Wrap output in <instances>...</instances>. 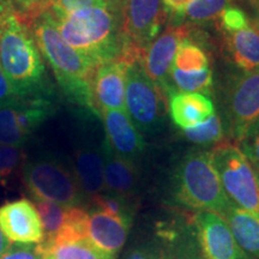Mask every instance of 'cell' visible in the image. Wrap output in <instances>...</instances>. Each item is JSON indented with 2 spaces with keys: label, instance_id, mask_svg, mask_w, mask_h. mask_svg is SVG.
I'll return each mask as SVG.
<instances>
[{
  "label": "cell",
  "instance_id": "1",
  "mask_svg": "<svg viewBox=\"0 0 259 259\" xmlns=\"http://www.w3.org/2000/svg\"><path fill=\"white\" fill-rule=\"evenodd\" d=\"M32 36L70 102L97 113L93 80L97 66L64 40L48 10L32 19Z\"/></svg>",
  "mask_w": 259,
  "mask_h": 259
},
{
  "label": "cell",
  "instance_id": "2",
  "mask_svg": "<svg viewBox=\"0 0 259 259\" xmlns=\"http://www.w3.org/2000/svg\"><path fill=\"white\" fill-rule=\"evenodd\" d=\"M0 67L18 97L52 94L36 41L21 18L0 8Z\"/></svg>",
  "mask_w": 259,
  "mask_h": 259
},
{
  "label": "cell",
  "instance_id": "3",
  "mask_svg": "<svg viewBox=\"0 0 259 259\" xmlns=\"http://www.w3.org/2000/svg\"><path fill=\"white\" fill-rule=\"evenodd\" d=\"M116 4L82 9L54 18L64 40L96 66L121 58L124 42Z\"/></svg>",
  "mask_w": 259,
  "mask_h": 259
},
{
  "label": "cell",
  "instance_id": "4",
  "mask_svg": "<svg viewBox=\"0 0 259 259\" xmlns=\"http://www.w3.org/2000/svg\"><path fill=\"white\" fill-rule=\"evenodd\" d=\"M174 197L186 208L215 212L221 218L232 204L208 151H192L183 158L174 179Z\"/></svg>",
  "mask_w": 259,
  "mask_h": 259
},
{
  "label": "cell",
  "instance_id": "5",
  "mask_svg": "<svg viewBox=\"0 0 259 259\" xmlns=\"http://www.w3.org/2000/svg\"><path fill=\"white\" fill-rule=\"evenodd\" d=\"M22 179L32 199H44L64 206H80L84 194L73 168L56 156L40 155L25 160Z\"/></svg>",
  "mask_w": 259,
  "mask_h": 259
},
{
  "label": "cell",
  "instance_id": "6",
  "mask_svg": "<svg viewBox=\"0 0 259 259\" xmlns=\"http://www.w3.org/2000/svg\"><path fill=\"white\" fill-rule=\"evenodd\" d=\"M211 160L228 199L259 220V179L251 161L229 143L213 149Z\"/></svg>",
  "mask_w": 259,
  "mask_h": 259
},
{
  "label": "cell",
  "instance_id": "7",
  "mask_svg": "<svg viewBox=\"0 0 259 259\" xmlns=\"http://www.w3.org/2000/svg\"><path fill=\"white\" fill-rule=\"evenodd\" d=\"M120 25L124 47L120 60L141 61L166 21V8L162 0H122Z\"/></svg>",
  "mask_w": 259,
  "mask_h": 259
},
{
  "label": "cell",
  "instance_id": "8",
  "mask_svg": "<svg viewBox=\"0 0 259 259\" xmlns=\"http://www.w3.org/2000/svg\"><path fill=\"white\" fill-rule=\"evenodd\" d=\"M125 106L138 131L150 134L161 125L166 111L164 92L149 78L139 60L127 65Z\"/></svg>",
  "mask_w": 259,
  "mask_h": 259
},
{
  "label": "cell",
  "instance_id": "9",
  "mask_svg": "<svg viewBox=\"0 0 259 259\" xmlns=\"http://www.w3.org/2000/svg\"><path fill=\"white\" fill-rule=\"evenodd\" d=\"M52 94L16 99L0 105V144L21 147L56 112Z\"/></svg>",
  "mask_w": 259,
  "mask_h": 259
},
{
  "label": "cell",
  "instance_id": "10",
  "mask_svg": "<svg viewBox=\"0 0 259 259\" xmlns=\"http://www.w3.org/2000/svg\"><path fill=\"white\" fill-rule=\"evenodd\" d=\"M231 135L242 142L259 131V70L236 77L228 94Z\"/></svg>",
  "mask_w": 259,
  "mask_h": 259
},
{
  "label": "cell",
  "instance_id": "11",
  "mask_svg": "<svg viewBox=\"0 0 259 259\" xmlns=\"http://www.w3.org/2000/svg\"><path fill=\"white\" fill-rule=\"evenodd\" d=\"M193 223L203 259H250L239 247L229 226L218 213L198 211Z\"/></svg>",
  "mask_w": 259,
  "mask_h": 259
},
{
  "label": "cell",
  "instance_id": "12",
  "mask_svg": "<svg viewBox=\"0 0 259 259\" xmlns=\"http://www.w3.org/2000/svg\"><path fill=\"white\" fill-rule=\"evenodd\" d=\"M189 30L185 27H171L167 29L161 36L151 42L142 56V66L148 77L164 94L176 93L170 85V69L173 66L174 57L180 42L186 38Z\"/></svg>",
  "mask_w": 259,
  "mask_h": 259
},
{
  "label": "cell",
  "instance_id": "13",
  "mask_svg": "<svg viewBox=\"0 0 259 259\" xmlns=\"http://www.w3.org/2000/svg\"><path fill=\"white\" fill-rule=\"evenodd\" d=\"M0 229L14 244H40L44 239L40 215L25 198L0 206Z\"/></svg>",
  "mask_w": 259,
  "mask_h": 259
},
{
  "label": "cell",
  "instance_id": "14",
  "mask_svg": "<svg viewBox=\"0 0 259 259\" xmlns=\"http://www.w3.org/2000/svg\"><path fill=\"white\" fill-rule=\"evenodd\" d=\"M127 63L120 59L97 66L93 80V94L99 112L122 111L125 106V84Z\"/></svg>",
  "mask_w": 259,
  "mask_h": 259
},
{
  "label": "cell",
  "instance_id": "15",
  "mask_svg": "<svg viewBox=\"0 0 259 259\" xmlns=\"http://www.w3.org/2000/svg\"><path fill=\"white\" fill-rule=\"evenodd\" d=\"M102 116L106 138L116 154L134 161L143 153L145 142L127 112L102 111Z\"/></svg>",
  "mask_w": 259,
  "mask_h": 259
},
{
  "label": "cell",
  "instance_id": "16",
  "mask_svg": "<svg viewBox=\"0 0 259 259\" xmlns=\"http://www.w3.org/2000/svg\"><path fill=\"white\" fill-rule=\"evenodd\" d=\"M105 162V186L108 194L127 200L137 186V169L134 161L116 154L107 138L101 144Z\"/></svg>",
  "mask_w": 259,
  "mask_h": 259
},
{
  "label": "cell",
  "instance_id": "17",
  "mask_svg": "<svg viewBox=\"0 0 259 259\" xmlns=\"http://www.w3.org/2000/svg\"><path fill=\"white\" fill-rule=\"evenodd\" d=\"M130 223L95 209L88 212V238L99 248L115 255L125 245Z\"/></svg>",
  "mask_w": 259,
  "mask_h": 259
},
{
  "label": "cell",
  "instance_id": "18",
  "mask_svg": "<svg viewBox=\"0 0 259 259\" xmlns=\"http://www.w3.org/2000/svg\"><path fill=\"white\" fill-rule=\"evenodd\" d=\"M73 170L84 196L93 198L106 191L105 162L101 147L80 145L76 151Z\"/></svg>",
  "mask_w": 259,
  "mask_h": 259
},
{
  "label": "cell",
  "instance_id": "19",
  "mask_svg": "<svg viewBox=\"0 0 259 259\" xmlns=\"http://www.w3.org/2000/svg\"><path fill=\"white\" fill-rule=\"evenodd\" d=\"M169 96L171 120L181 130L202 125L215 114L212 102L203 94L177 93Z\"/></svg>",
  "mask_w": 259,
  "mask_h": 259
},
{
  "label": "cell",
  "instance_id": "20",
  "mask_svg": "<svg viewBox=\"0 0 259 259\" xmlns=\"http://www.w3.org/2000/svg\"><path fill=\"white\" fill-rule=\"evenodd\" d=\"M222 219L229 226L235 241L247 257L259 259V220L233 203Z\"/></svg>",
  "mask_w": 259,
  "mask_h": 259
},
{
  "label": "cell",
  "instance_id": "21",
  "mask_svg": "<svg viewBox=\"0 0 259 259\" xmlns=\"http://www.w3.org/2000/svg\"><path fill=\"white\" fill-rule=\"evenodd\" d=\"M231 48L235 64L245 72L259 70V31L251 25L231 32Z\"/></svg>",
  "mask_w": 259,
  "mask_h": 259
},
{
  "label": "cell",
  "instance_id": "22",
  "mask_svg": "<svg viewBox=\"0 0 259 259\" xmlns=\"http://www.w3.org/2000/svg\"><path fill=\"white\" fill-rule=\"evenodd\" d=\"M32 203L40 215L42 228H44V239L40 245L42 247H46L56 240L57 236L67 226L71 206H64L44 199H34Z\"/></svg>",
  "mask_w": 259,
  "mask_h": 259
},
{
  "label": "cell",
  "instance_id": "23",
  "mask_svg": "<svg viewBox=\"0 0 259 259\" xmlns=\"http://www.w3.org/2000/svg\"><path fill=\"white\" fill-rule=\"evenodd\" d=\"M45 255L51 259H115V255L97 247L89 238L77 239L53 246Z\"/></svg>",
  "mask_w": 259,
  "mask_h": 259
},
{
  "label": "cell",
  "instance_id": "24",
  "mask_svg": "<svg viewBox=\"0 0 259 259\" xmlns=\"http://www.w3.org/2000/svg\"><path fill=\"white\" fill-rule=\"evenodd\" d=\"M170 79L183 93H208L212 85V74L209 69L186 72L171 66Z\"/></svg>",
  "mask_w": 259,
  "mask_h": 259
},
{
  "label": "cell",
  "instance_id": "25",
  "mask_svg": "<svg viewBox=\"0 0 259 259\" xmlns=\"http://www.w3.org/2000/svg\"><path fill=\"white\" fill-rule=\"evenodd\" d=\"M208 58L202 48L197 46L187 38H184L178 47L176 57H174L173 67L178 70L192 72V71H202L208 67Z\"/></svg>",
  "mask_w": 259,
  "mask_h": 259
},
{
  "label": "cell",
  "instance_id": "26",
  "mask_svg": "<svg viewBox=\"0 0 259 259\" xmlns=\"http://www.w3.org/2000/svg\"><path fill=\"white\" fill-rule=\"evenodd\" d=\"M25 162L23 148L0 144V184L6 186L10 180L22 170Z\"/></svg>",
  "mask_w": 259,
  "mask_h": 259
},
{
  "label": "cell",
  "instance_id": "27",
  "mask_svg": "<svg viewBox=\"0 0 259 259\" xmlns=\"http://www.w3.org/2000/svg\"><path fill=\"white\" fill-rule=\"evenodd\" d=\"M228 4L229 0H192L180 15L192 21H208L221 16Z\"/></svg>",
  "mask_w": 259,
  "mask_h": 259
},
{
  "label": "cell",
  "instance_id": "28",
  "mask_svg": "<svg viewBox=\"0 0 259 259\" xmlns=\"http://www.w3.org/2000/svg\"><path fill=\"white\" fill-rule=\"evenodd\" d=\"M184 136L189 141L197 144H210L221 141L223 138L221 119L215 113L209 120L203 122L202 125L189 130H184Z\"/></svg>",
  "mask_w": 259,
  "mask_h": 259
},
{
  "label": "cell",
  "instance_id": "29",
  "mask_svg": "<svg viewBox=\"0 0 259 259\" xmlns=\"http://www.w3.org/2000/svg\"><path fill=\"white\" fill-rule=\"evenodd\" d=\"M114 0H51L47 10L54 18L65 17L82 9L103 8L111 5ZM118 3V2H116Z\"/></svg>",
  "mask_w": 259,
  "mask_h": 259
},
{
  "label": "cell",
  "instance_id": "30",
  "mask_svg": "<svg viewBox=\"0 0 259 259\" xmlns=\"http://www.w3.org/2000/svg\"><path fill=\"white\" fill-rule=\"evenodd\" d=\"M90 199L95 204L97 210H101V211L115 216V218L124 219L126 221L131 222V211H130L127 204H126V202H127L126 199L112 196V194L108 193L97 194V196H94Z\"/></svg>",
  "mask_w": 259,
  "mask_h": 259
},
{
  "label": "cell",
  "instance_id": "31",
  "mask_svg": "<svg viewBox=\"0 0 259 259\" xmlns=\"http://www.w3.org/2000/svg\"><path fill=\"white\" fill-rule=\"evenodd\" d=\"M51 0H0V8L9 9L22 17H37L50 8Z\"/></svg>",
  "mask_w": 259,
  "mask_h": 259
},
{
  "label": "cell",
  "instance_id": "32",
  "mask_svg": "<svg viewBox=\"0 0 259 259\" xmlns=\"http://www.w3.org/2000/svg\"><path fill=\"white\" fill-rule=\"evenodd\" d=\"M40 244H12L0 259H45Z\"/></svg>",
  "mask_w": 259,
  "mask_h": 259
},
{
  "label": "cell",
  "instance_id": "33",
  "mask_svg": "<svg viewBox=\"0 0 259 259\" xmlns=\"http://www.w3.org/2000/svg\"><path fill=\"white\" fill-rule=\"evenodd\" d=\"M221 22L223 28L229 32H235L247 27L248 22L244 12L240 9L228 6L221 14Z\"/></svg>",
  "mask_w": 259,
  "mask_h": 259
},
{
  "label": "cell",
  "instance_id": "34",
  "mask_svg": "<svg viewBox=\"0 0 259 259\" xmlns=\"http://www.w3.org/2000/svg\"><path fill=\"white\" fill-rule=\"evenodd\" d=\"M124 259H167V252L162 251L157 246L145 245L134 248Z\"/></svg>",
  "mask_w": 259,
  "mask_h": 259
},
{
  "label": "cell",
  "instance_id": "35",
  "mask_svg": "<svg viewBox=\"0 0 259 259\" xmlns=\"http://www.w3.org/2000/svg\"><path fill=\"white\" fill-rule=\"evenodd\" d=\"M240 150L252 163H259V131L241 142Z\"/></svg>",
  "mask_w": 259,
  "mask_h": 259
},
{
  "label": "cell",
  "instance_id": "36",
  "mask_svg": "<svg viewBox=\"0 0 259 259\" xmlns=\"http://www.w3.org/2000/svg\"><path fill=\"white\" fill-rule=\"evenodd\" d=\"M167 259H203L200 254L199 247L196 245L189 244L185 246H180L176 251H171L167 253Z\"/></svg>",
  "mask_w": 259,
  "mask_h": 259
},
{
  "label": "cell",
  "instance_id": "37",
  "mask_svg": "<svg viewBox=\"0 0 259 259\" xmlns=\"http://www.w3.org/2000/svg\"><path fill=\"white\" fill-rule=\"evenodd\" d=\"M16 97L18 96L15 94L11 84L9 83L8 78H6L4 72H3L2 67H0V105L11 101V100L16 99Z\"/></svg>",
  "mask_w": 259,
  "mask_h": 259
},
{
  "label": "cell",
  "instance_id": "38",
  "mask_svg": "<svg viewBox=\"0 0 259 259\" xmlns=\"http://www.w3.org/2000/svg\"><path fill=\"white\" fill-rule=\"evenodd\" d=\"M162 2H163L164 8L167 10L174 12V14L180 15L181 11H183L192 0H162Z\"/></svg>",
  "mask_w": 259,
  "mask_h": 259
},
{
  "label": "cell",
  "instance_id": "39",
  "mask_svg": "<svg viewBox=\"0 0 259 259\" xmlns=\"http://www.w3.org/2000/svg\"><path fill=\"white\" fill-rule=\"evenodd\" d=\"M10 245H11V242H10L9 239L6 238V236L4 235V233H3L2 229H0V257H2V255L4 254L6 251H8Z\"/></svg>",
  "mask_w": 259,
  "mask_h": 259
},
{
  "label": "cell",
  "instance_id": "40",
  "mask_svg": "<svg viewBox=\"0 0 259 259\" xmlns=\"http://www.w3.org/2000/svg\"><path fill=\"white\" fill-rule=\"evenodd\" d=\"M251 163H252V162H251ZM252 166H253L255 173H257V176H258V179H259V163H252Z\"/></svg>",
  "mask_w": 259,
  "mask_h": 259
},
{
  "label": "cell",
  "instance_id": "41",
  "mask_svg": "<svg viewBox=\"0 0 259 259\" xmlns=\"http://www.w3.org/2000/svg\"><path fill=\"white\" fill-rule=\"evenodd\" d=\"M114 2H118V3H120V2H122V0H114Z\"/></svg>",
  "mask_w": 259,
  "mask_h": 259
},
{
  "label": "cell",
  "instance_id": "42",
  "mask_svg": "<svg viewBox=\"0 0 259 259\" xmlns=\"http://www.w3.org/2000/svg\"><path fill=\"white\" fill-rule=\"evenodd\" d=\"M45 259H51V258H50V257H46V258H45Z\"/></svg>",
  "mask_w": 259,
  "mask_h": 259
},
{
  "label": "cell",
  "instance_id": "43",
  "mask_svg": "<svg viewBox=\"0 0 259 259\" xmlns=\"http://www.w3.org/2000/svg\"><path fill=\"white\" fill-rule=\"evenodd\" d=\"M258 24H259V18H258Z\"/></svg>",
  "mask_w": 259,
  "mask_h": 259
}]
</instances>
